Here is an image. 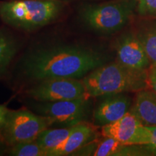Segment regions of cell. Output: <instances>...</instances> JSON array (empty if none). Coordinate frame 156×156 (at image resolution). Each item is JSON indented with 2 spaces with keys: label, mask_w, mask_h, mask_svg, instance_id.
Wrapping results in <instances>:
<instances>
[{
  "label": "cell",
  "mask_w": 156,
  "mask_h": 156,
  "mask_svg": "<svg viewBox=\"0 0 156 156\" xmlns=\"http://www.w3.org/2000/svg\"><path fill=\"white\" fill-rule=\"evenodd\" d=\"M107 60L106 55L88 46L61 43L30 50L20 67L23 77L38 83L57 77L82 79Z\"/></svg>",
  "instance_id": "obj_1"
},
{
  "label": "cell",
  "mask_w": 156,
  "mask_h": 156,
  "mask_svg": "<svg viewBox=\"0 0 156 156\" xmlns=\"http://www.w3.org/2000/svg\"><path fill=\"white\" fill-rule=\"evenodd\" d=\"M89 98L150 88L147 71H136L118 62L105 64L82 78Z\"/></svg>",
  "instance_id": "obj_2"
},
{
  "label": "cell",
  "mask_w": 156,
  "mask_h": 156,
  "mask_svg": "<svg viewBox=\"0 0 156 156\" xmlns=\"http://www.w3.org/2000/svg\"><path fill=\"white\" fill-rule=\"evenodd\" d=\"M63 6L56 0H9L0 2V18L17 30L34 31L58 18Z\"/></svg>",
  "instance_id": "obj_3"
},
{
  "label": "cell",
  "mask_w": 156,
  "mask_h": 156,
  "mask_svg": "<svg viewBox=\"0 0 156 156\" xmlns=\"http://www.w3.org/2000/svg\"><path fill=\"white\" fill-rule=\"evenodd\" d=\"M138 0H113L84 6L80 17L87 28L101 34H112L124 28L136 11Z\"/></svg>",
  "instance_id": "obj_4"
},
{
  "label": "cell",
  "mask_w": 156,
  "mask_h": 156,
  "mask_svg": "<svg viewBox=\"0 0 156 156\" xmlns=\"http://www.w3.org/2000/svg\"><path fill=\"white\" fill-rule=\"evenodd\" d=\"M54 125L52 119L35 114L27 108H8L0 130V137L8 147L22 142L35 141L44 130Z\"/></svg>",
  "instance_id": "obj_5"
},
{
  "label": "cell",
  "mask_w": 156,
  "mask_h": 156,
  "mask_svg": "<svg viewBox=\"0 0 156 156\" xmlns=\"http://www.w3.org/2000/svg\"><path fill=\"white\" fill-rule=\"evenodd\" d=\"M91 98L38 102L31 106L38 114L48 116L60 127H73L87 122L91 113Z\"/></svg>",
  "instance_id": "obj_6"
},
{
  "label": "cell",
  "mask_w": 156,
  "mask_h": 156,
  "mask_svg": "<svg viewBox=\"0 0 156 156\" xmlns=\"http://www.w3.org/2000/svg\"><path fill=\"white\" fill-rule=\"evenodd\" d=\"M28 96L37 102L73 100L89 98L82 79L57 77L36 83L26 90Z\"/></svg>",
  "instance_id": "obj_7"
},
{
  "label": "cell",
  "mask_w": 156,
  "mask_h": 156,
  "mask_svg": "<svg viewBox=\"0 0 156 156\" xmlns=\"http://www.w3.org/2000/svg\"><path fill=\"white\" fill-rule=\"evenodd\" d=\"M101 133L103 136L112 137L126 145H146L149 142L147 127L130 111L116 122L102 126Z\"/></svg>",
  "instance_id": "obj_8"
},
{
  "label": "cell",
  "mask_w": 156,
  "mask_h": 156,
  "mask_svg": "<svg viewBox=\"0 0 156 156\" xmlns=\"http://www.w3.org/2000/svg\"><path fill=\"white\" fill-rule=\"evenodd\" d=\"M115 49L117 62L124 67L136 71H147L151 67V62L138 35L123 34L117 39Z\"/></svg>",
  "instance_id": "obj_9"
},
{
  "label": "cell",
  "mask_w": 156,
  "mask_h": 156,
  "mask_svg": "<svg viewBox=\"0 0 156 156\" xmlns=\"http://www.w3.org/2000/svg\"><path fill=\"white\" fill-rule=\"evenodd\" d=\"M93 111L94 125L102 126L116 122L129 112L132 106V98L128 93L105 95Z\"/></svg>",
  "instance_id": "obj_10"
},
{
  "label": "cell",
  "mask_w": 156,
  "mask_h": 156,
  "mask_svg": "<svg viewBox=\"0 0 156 156\" xmlns=\"http://www.w3.org/2000/svg\"><path fill=\"white\" fill-rule=\"evenodd\" d=\"M96 134L95 126L87 122L73 126L69 135L61 145L48 152V156L73 155L85 145L93 142Z\"/></svg>",
  "instance_id": "obj_11"
},
{
  "label": "cell",
  "mask_w": 156,
  "mask_h": 156,
  "mask_svg": "<svg viewBox=\"0 0 156 156\" xmlns=\"http://www.w3.org/2000/svg\"><path fill=\"white\" fill-rule=\"evenodd\" d=\"M130 112L144 126H156V93L151 88L136 93Z\"/></svg>",
  "instance_id": "obj_12"
},
{
  "label": "cell",
  "mask_w": 156,
  "mask_h": 156,
  "mask_svg": "<svg viewBox=\"0 0 156 156\" xmlns=\"http://www.w3.org/2000/svg\"><path fill=\"white\" fill-rule=\"evenodd\" d=\"M19 50V43L5 29H0V78L8 71Z\"/></svg>",
  "instance_id": "obj_13"
},
{
  "label": "cell",
  "mask_w": 156,
  "mask_h": 156,
  "mask_svg": "<svg viewBox=\"0 0 156 156\" xmlns=\"http://www.w3.org/2000/svg\"><path fill=\"white\" fill-rule=\"evenodd\" d=\"M73 127L47 128L39 134L36 142L47 152L56 149L62 145L69 135Z\"/></svg>",
  "instance_id": "obj_14"
},
{
  "label": "cell",
  "mask_w": 156,
  "mask_h": 156,
  "mask_svg": "<svg viewBox=\"0 0 156 156\" xmlns=\"http://www.w3.org/2000/svg\"><path fill=\"white\" fill-rule=\"evenodd\" d=\"M7 155L11 156H47V152L35 141L22 142L7 147Z\"/></svg>",
  "instance_id": "obj_15"
},
{
  "label": "cell",
  "mask_w": 156,
  "mask_h": 156,
  "mask_svg": "<svg viewBox=\"0 0 156 156\" xmlns=\"http://www.w3.org/2000/svg\"><path fill=\"white\" fill-rule=\"evenodd\" d=\"M138 36L143 44L151 64H156V25L142 31Z\"/></svg>",
  "instance_id": "obj_16"
},
{
  "label": "cell",
  "mask_w": 156,
  "mask_h": 156,
  "mask_svg": "<svg viewBox=\"0 0 156 156\" xmlns=\"http://www.w3.org/2000/svg\"><path fill=\"white\" fill-rule=\"evenodd\" d=\"M96 146L93 155L94 156H115L123 144L112 137L104 136Z\"/></svg>",
  "instance_id": "obj_17"
},
{
  "label": "cell",
  "mask_w": 156,
  "mask_h": 156,
  "mask_svg": "<svg viewBox=\"0 0 156 156\" xmlns=\"http://www.w3.org/2000/svg\"><path fill=\"white\" fill-rule=\"evenodd\" d=\"M136 11L142 17L156 18V0H138Z\"/></svg>",
  "instance_id": "obj_18"
},
{
  "label": "cell",
  "mask_w": 156,
  "mask_h": 156,
  "mask_svg": "<svg viewBox=\"0 0 156 156\" xmlns=\"http://www.w3.org/2000/svg\"><path fill=\"white\" fill-rule=\"evenodd\" d=\"M150 132L149 142L144 145L151 155H156V126H147Z\"/></svg>",
  "instance_id": "obj_19"
},
{
  "label": "cell",
  "mask_w": 156,
  "mask_h": 156,
  "mask_svg": "<svg viewBox=\"0 0 156 156\" xmlns=\"http://www.w3.org/2000/svg\"><path fill=\"white\" fill-rule=\"evenodd\" d=\"M150 87L156 93V64H151L148 69Z\"/></svg>",
  "instance_id": "obj_20"
},
{
  "label": "cell",
  "mask_w": 156,
  "mask_h": 156,
  "mask_svg": "<svg viewBox=\"0 0 156 156\" xmlns=\"http://www.w3.org/2000/svg\"><path fill=\"white\" fill-rule=\"evenodd\" d=\"M7 110H8V108L5 105L0 104V130H1L4 122H5Z\"/></svg>",
  "instance_id": "obj_21"
},
{
  "label": "cell",
  "mask_w": 156,
  "mask_h": 156,
  "mask_svg": "<svg viewBox=\"0 0 156 156\" xmlns=\"http://www.w3.org/2000/svg\"><path fill=\"white\" fill-rule=\"evenodd\" d=\"M7 146L5 145V143L2 141V138L0 137V155H3L7 153Z\"/></svg>",
  "instance_id": "obj_22"
},
{
  "label": "cell",
  "mask_w": 156,
  "mask_h": 156,
  "mask_svg": "<svg viewBox=\"0 0 156 156\" xmlns=\"http://www.w3.org/2000/svg\"><path fill=\"white\" fill-rule=\"evenodd\" d=\"M56 1H61V0H56Z\"/></svg>",
  "instance_id": "obj_23"
}]
</instances>
